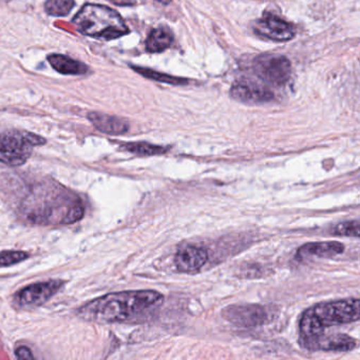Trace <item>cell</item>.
<instances>
[{
	"label": "cell",
	"instance_id": "obj_6",
	"mask_svg": "<svg viewBox=\"0 0 360 360\" xmlns=\"http://www.w3.org/2000/svg\"><path fill=\"white\" fill-rule=\"evenodd\" d=\"M254 72L266 84L283 86L291 79L292 65L289 58L278 54H264L254 61Z\"/></svg>",
	"mask_w": 360,
	"mask_h": 360
},
{
	"label": "cell",
	"instance_id": "obj_17",
	"mask_svg": "<svg viewBox=\"0 0 360 360\" xmlns=\"http://www.w3.org/2000/svg\"><path fill=\"white\" fill-rule=\"evenodd\" d=\"M120 147L125 151L139 156L162 155L168 151L167 148L162 147V146H154L147 143H123Z\"/></svg>",
	"mask_w": 360,
	"mask_h": 360
},
{
	"label": "cell",
	"instance_id": "obj_1",
	"mask_svg": "<svg viewBox=\"0 0 360 360\" xmlns=\"http://www.w3.org/2000/svg\"><path fill=\"white\" fill-rule=\"evenodd\" d=\"M18 212L35 224H74L84 217L82 199L54 180H42L30 188L21 199Z\"/></svg>",
	"mask_w": 360,
	"mask_h": 360
},
{
	"label": "cell",
	"instance_id": "obj_8",
	"mask_svg": "<svg viewBox=\"0 0 360 360\" xmlns=\"http://www.w3.org/2000/svg\"><path fill=\"white\" fill-rule=\"evenodd\" d=\"M63 281L53 279L27 285L15 294L13 304L17 309L37 308L50 300L63 288Z\"/></svg>",
	"mask_w": 360,
	"mask_h": 360
},
{
	"label": "cell",
	"instance_id": "obj_9",
	"mask_svg": "<svg viewBox=\"0 0 360 360\" xmlns=\"http://www.w3.org/2000/svg\"><path fill=\"white\" fill-rule=\"evenodd\" d=\"M230 96L239 103L247 105H260L268 103L274 99V93L258 84L249 79H242L232 84L230 89Z\"/></svg>",
	"mask_w": 360,
	"mask_h": 360
},
{
	"label": "cell",
	"instance_id": "obj_15",
	"mask_svg": "<svg viewBox=\"0 0 360 360\" xmlns=\"http://www.w3.org/2000/svg\"><path fill=\"white\" fill-rule=\"evenodd\" d=\"M48 61L55 71L63 75H84L88 72V67L86 65L65 55H49Z\"/></svg>",
	"mask_w": 360,
	"mask_h": 360
},
{
	"label": "cell",
	"instance_id": "obj_24",
	"mask_svg": "<svg viewBox=\"0 0 360 360\" xmlns=\"http://www.w3.org/2000/svg\"><path fill=\"white\" fill-rule=\"evenodd\" d=\"M156 1L160 2V4H164V6H168L173 0H156Z\"/></svg>",
	"mask_w": 360,
	"mask_h": 360
},
{
	"label": "cell",
	"instance_id": "obj_7",
	"mask_svg": "<svg viewBox=\"0 0 360 360\" xmlns=\"http://www.w3.org/2000/svg\"><path fill=\"white\" fill-rule=\"evenodd\" d=\"M222 316L232 325L244 329L261 327L271 319L268 308L257 304L228 306L222 311Z\"/></svg>",
	"mask_w": 360,
	"mask_h": 360
},
{
	"label": "cell",
	"instance_id": "obj_23",
	"mask_svg": "<svg viewBox=\"0 0 360 360\" xmlns=\"http://www.w3.org/2000/svg\"><path fill=\"white\" fill-rule=\"evenodd\" d=\"M114 4H120V6H129V4H135L132 0H111Z\"/></svg>",
	"mask_w": 360,
	"mask_h": 360
},
{
	"label": "cell",
	"instance_id": "obj_14",
	"mask_svg": "<svg viewBox=\"0 0 360 360\" xmlns=\"http://www.w3.org/2000/svg\"><path fill=\"white\" fill-rule=\"evenodd\" d=\"M345 251V245L340 241H321L302 245L298 250V256L302 258H331L340 255Z\"/></svg>",
	"mask_w": 360,
	"mask_h": 360
},
{
	"label": "cell",
	"instance_id": "obj_22",
	"mask_svg": "<svg viewBox=\"0 0 360 360\" xmlns=\"http://www.w3.org/2000/svg\"><path fill=\"white\" fill-rule=\"evenodd\" d=\"M15 357L17 360H36L32 351L25 346H19L15 349Z\"/></svg>",
	"mask_w": 360,
	"mask_h": 360
},
{
	"label": "cell",
	"instance_id": "obj_5",
	"mask_svg": "<svg viewBox=\"0 0 360 360\" xmlns=\"http://www.w3.org/2000/svg\"><path fill=\"white\" fill-rule=\"evenodd\" d=\"M46 143L44 137L27 131L12 130L0 134V162L10 167L23 166L34 147Z\"/></svg>",
	"mask_w": 360,
	"mask_h": 360
},
{
	"label": "cell",
	"instance_id": "obj_11",
	"mask_svg": "<svg viewBox=\"0 0 360 360\" xmlns=\"http://www.w3.org/2000/svg\"><path fill=\"white\" fill-rule=\"evenodd\" d=\"M209 260V254L203 248L186 245L175 254V264L180 272L192 273L200 270Z\"/></svg>",
	"mask_w": 360,
	"mask_h": 360
},
{
	"label": "cell",
	"instance_id": "obj_13",
	"mask_svg": "<svg viewBox=\"0 0 360 360\" xmlns=\"http://www.w3.org/2000/svg\"><path fill=\"white\" fill-rule=\"evenodd\" d=\"M89 122L94 126L99 132L108 135H122L128 132L130 124L124 118L118 116L108 115V114L90 112L88 114Z\"/></svg>",
	"mask_w": 360,
	"mask_h": 360
},
{
	"label": "cell",
	"instance_id": "obj_19",
	"mask_svg": "<svg viewBox=\"0 0 360 360\" xmlns=\"http://www.w3.org/2000/svg\"><path fill=\"white\" fill-rule=\"evenodd\" d=\"M75 6L74 0H46L44 10L51 16L65 17Z\"/></svg>",
	"mask_w": 360,
	"mask_h": 360
},
{
	"label": "cell",
	"instance_id": "obj_21",
	"mask_svg": "<svg viewBox=\"0 0 360 360\" xmlns=\"http://www.w3.org/2000/svg\"><path fill=\"white\" fill-rule=\"evenodd\" d=\"M29 257V254L23 251L0 252V268H6V266L20 264Z\"/></svg>",
	"mask_w": 360,
	"mask_h": 360
},
{
	"label": "cell",
	"instance_id": "obj_2",
	"mask_svg": "<svg viewBox=\"0 0 360 360\" xmlns=\"http://www.w3.org/2000/svg\"><path fill=\"white\" fill-rule=\"evenodd\" d=\"M163 302L164 296L154 290L118 292L87 302L76 314L92 323H135L149 317Z\"/></svg>",
	"mask_w": 360,
	"mask_h": 360
},
{
	"label": "cell",
	"instance_id": "obj_3",
	"mask_svg": "<svg viewBox=\"0 0 360 360\" xmlns=\"http://www.w3.org/2000/svg\"><path fill=\"white\" fill-rule=\"evenodd\" d=\"M360 302L357 298L321 302L304 311L299 323L300 344L308 349L325 334V329L359 321Z\"/></svg>",
	"mask_w": 360,
	"mask_h": 360
},
{
	"label": "cell",
	"instance_id": "obj_12",
	"mask_svg": "<svg viewBox=\"0 0 360 360\" xmlns=\"http://www.w3.org/2000/svg\"><path fill=\"white\" fill-rule=\"evenodd\" d=\"M357 347L356 340L346 334H323L310 345L308 350L325 351V352H350Z\"/></svg>",
	"mask_w": 360,
	"mask_h": 360
},
{
	"label": "cell",
	"instance_id": "obj_18",
	"mask_svg": "<svg viewBox=\"0 0 360 360\" xmlns=\"http://www.w3.org/2000/svg\"><path fill=\"white\" fill-rule=\"evenodd\" d=\"M135 70L137 73L141 74L144 77L149 78L156 82H163V84H186L188 82L187 79L181 77H173V76L168 75V74L161 73V72L154 71V70L146 69V68L131 67Z\"/></svg>",
	"mask_w": 360,
	"mask_h": 360
},
{
	"label": "cell",
	"instance_id": "obj_20",
	"mask_svg": "<svg viewBox=\"0 0 360 360\" xmlns=\"http://www.w3.org/2000/svg\"><path fill=\"white\" fill-rule=\"evenodd\" d=\"M360 226L359 220H352V221L342 222L332 229V234L336 236H349L356 237L359 238Z\"/></svg>",
	"mask_w": 360,
	"mask_h": 360
},
{
	"label": "cell",
	"instance_id": "obj_4",
	"mask_svg": "<svg viewBox=\"0 0 360 360\" xmlns=\"http://www.w3.org/2000/svg\"><path fill=\"white\" fill-rule=\"evenodd\" d=\"M73 25L82 35L99 39H116L129 34L120 15L101 4H85L74 17Z\"/></svg>",
	"mask_w": 360,
	"mask_h": 360
},
{
	"label": "cell",
	"instance_id": "obj_10",
	"mask_svg": "<svg viewBox=\"0 0 360 360\" xmlns=\"http://www.w3.org/2000/svg\"><path fill=\"white\" fill-rule=\"evenodd\" d=\"M259 35L275 41H289L295 37L293 25L275 15L266 14L255 25Z\"/></svg>",
	"mask_w": 360,
	"mask_h": 360
},
{
	"label": "cell",
	"instance_id": "obj_16",
	"mask_svg": "<svg viewBox=\"0 0 360 360\" xmlns=\"http://www.w3.org/2000/svg\"><path fill=\"white\" fill-rule=\"evenodd\" d=\"M175 41V36L168 27H160L152 30L146 40V49L150 53L164 52Z\"/></svg>",
	"mask_w": 360,
	"mask_h": 360
}]
</instances>
